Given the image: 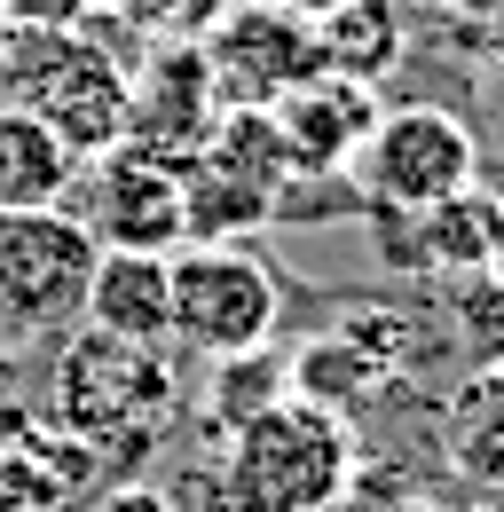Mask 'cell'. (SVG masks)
<instances>
[{"label":"cell","mask_w":504,"mask_h":512,"mask_svg":"<svg viewBox=\"0 0 504 512\" xmlns=\"http://www.w3.org/2000/svg\"><path fill=\"white\" fill-rule=\"evenodd\" d=\"M197 166H213V174H229V182H245V190H284L292 182V158H284V134L268 111H221L213 134H205V150H197Z\"/></svg>","instance_id":"19"},{"label":"cell","mask_w":504,"mask_h":512,"mask_svg":"<svg viewBox=\"0 0 504 512\" xmlns=\"http://www.w3.org/2000/svg\"><path fill=\"white\" fill-rule=\"evenodd\" d=\"M95 8H119V16H126V8H134V0H95Z\"/></svg>","instance_id":"31"},{"label":"cell","mask_w":504,"mask_h":512,"mask_svg":"<svg viewBox=\"0 0 504 512\" xmlns=\"http://www.w3.org/2000/svg\"><path fill=\"white\" fill-rule=\"evenodd\" d=\"M410 56V24H402V0H339L315 16V64L339 71V79H394V64Z\"/></svg>","instance_id":"16"},{"label":"cell","mask_w":504,"mask_h":512,"mask_svg":"<svg viewBox=\"0 0 504 512\" xmlns=\"http://www.w3.org/2000/svg\"><path fill=\"white\" fill-rule=\"evenodd\" d=\"M0 371H8V347H0ZM0 394H8V379H0Z\"/></svg>","instance_id":"32"},{"label":"cell","mask_w":504,"mask_h":512,"mask_svg":"<svg viewBox=\"0 0 504 512\" xmlns=\"http://www.w3.org/2000/svg\"><path fill=\"white\" fill-rule=\"evenodd\" d=\"M284 386H292L300 402H315V410H331V418L355 426V410H371V402L394 394V371L378 363L363 339H347V331L331 323V331L308 339L300 355H284Z\"/></svg>","instance_id":"15"},{"label":"cell","mask_w":504,"mask_h":512,"mask_svg":"<svg viewBox=\"0 0 504 512\" xmlns=\"http://www.w3.org/2000/svg\"><path fill=\"white\" fill-rule=\"evenodd\" d=\"M197 48H205L221 111H268L284 87H300L308 71H323L315 64V24L292 16L284 0H229L221 24Z\"/></svg>","instance_id":"7"},{"label":"cell","mask_w":504,"mask_h":512,"mask_svg":"<svg viewBox=\"0 0 504 512\" xmlns=\"http://www.w3.org/2000/svg\"><path fill=\"white\" fill-rule=\"evenodd\" d=\"M378 512H426V505H418V497H394V505H378Z\"/></svg>","instance_id":"30"},{"label":"cell","mask_w":504,"mask_h":512,"mask_svg":"<svg viewBox=\"0 0 504 512\" xmlns=\"http://www.w3.org/2000/svg\"><path fill=\"white\" fill-rule=\"evenodd\" d=\"M489 205H497V245H489V268L504 276V190H489Z\"/></svg>","instance_id":"27"},{"label":"cell","mask_w":504,"mask_h":512,"mask_svg":"<svg viewBox=\"0 0 504 512\" xmlns=\"http://www.w3.org/2000/svg\"><path fill=\"white\" fill-rule=\"evenodd\" d=\"M87 331H111L126 347H174V276L166 253H95L87 276Z\"/></svg>","instance_id":"13"},{"label":"cell","mask_w":504,"mask_h":512,"mask_svg":"<svg viewBox=\"0 0 504 512\" xmlns=\"http://www.w3.org/2000/svg\"><path fill=\"white\" fill-rule=\"evenodd\" d=\"M268 119L284 134V158L292 174H347L355 150L378 127V87L363 79H339V71H308L300 87H284L268 103Z\"/></svg>","instance_id":"11"},{"label":"cell","mask_w":504,"mask_h":512,"mask_svg":"<svg viewBox=\"0 0 504 512\" xmlns=\"http://www.w3.org/2000/svg\"><path fill=\"white\" fill-rule=\"evenodd\" d=\"M95 16V0H0L8 32H79Z\"/></svg>","instance_id":"24"},{"label":"cell","mask_w":504,"mask_h":512,"mask_svg":"<svg viewBox=\"0 0 504 512\" xmlns=\"http://www.w3.org/2000/svg\"><path fill=\"white\" fill-rule=\"evenodd\" d=\"M371 213V237L386 268H410V276H481L489 268V245H497V205L489 190L441 197V205H418V213H394V205H363Z\"/></svg>","instance_id":"10"},{"label":"cell","mask_w":504,"mask_h":512,"mask_svg":"<svg viewBox=\"0 0 504 512\" xmlns=\"http://www.w3.org/2000/svg\"><path fill=\"white\" fill-rule=\"evenodd\" d=\"M221 119V95H213V71L197 40H158L134 79H126V150H150L166 166H189L205 150V134Z\"/></svg>","instance_id":"9"},{"label":"cell","mask_w":504,"mask_h":512,"mask_svg":"<svg viewBox=\"0 0 504 512\" xmlns=\"http://www.w3.org/2000/svg\"><path fill=\"white\" fill-rule=\"evenodd\" d=\"M24 418H32V410H24L16 394H0V457H8V442H16V426H24Z\"/></svg>","instance_id":"26"},{"label":"cell","mask_w":504,"mask_h":512,"mask_svg":"<svg viewBox=\"0 0 504 512\" xmlns=\"http://www.w3.org/2000/svg\"><path fill=\"white\" fill-rule=\"evenodd\" d=\"M56 418L63 434L95 442L103 457H134L174 418V355L126 347L111 331H63L56 339Z\"/></svg>","instance_id":"3"},{"label":"cell","mask_w":504,"mask_h":512,"mask_svg":"<svg viewBox=\"0 0 504 512\" xmlns=\"http://www.w3.org/2000/svg\"><path fill=\"white\" fill-rule=\"evenodd\" d=\"M79 229L103 253H174L182 245V166L150 158V150H103L79 166Z\"/></svg>","instance_id":"8"},{"label":"cell","mask_w":504,"mask_h":512,"mask_svg":"<svg viewBox=\"0 0 504 512\" xmlns=\"http://www.w3.org/2000/svg\"><path fill=\"white\" fill-rule=\"evenodd\" d=\"M434 8H449V16H489L497 0H434Z\"/></svg>","instance_id":"28"},{"label":"cell","mask_w":504,"mask_h":512,"mask_svg":"<svg viewBox=\"0 0 504 512\" xmlns=\"http://www.w3.org/2000/svg\"><path fill=\"white\" fill-rule=\"evenodd\" d=\"M221 465H229V481L252 512H331L347 505V489L363 473V449H355L347 418L284 394L221 442Z\"/></svg>","instance_id":"2"},{"label":"cell","mask_w":504,"mask_h":512,"mask_svg":"<svg viewBox=\"0 0 504 512\" xmlns=\"http://www.w3.org/2000/svg\"><path fill=\"white\" fill-rule=\"evenodd\" d=\"M0 103H24L63 134V150L87 166L119 150L126 134V64L79 32H0Z\"/></svg>","instance_id":"1"},{"label":"cell","mask_w":504,"mask_h":512,"mask_svg":"<svg viewBox=\"0 0 504 512\" xmlns=\"http://www.w3.org/2000/svg\"><path fill=\"white\" fill-rule=\"evenodd\" d=\"M221 8H229V0H134L126 16H134V32L158 48V40H205V32L221 24Z\"/></svg>","instance_id":"22"},{"label":"cell","mask_w":504,"mask_h":512,"mask_svg":"<svg viewBox=\"0 0 504 512\" xmlns=\"http://www.w3.org/2000/svg\"><path fill=\"white\" fill-rule=\"evenodd\" d=\"M284 355L276 347H245V355H213V379H205V434L229 442L237 426H252L268 402H284Z\"/></svg>","instance_id":"20"},{"label":"cell","mask_w":504,"mask_h":512,"mask_svg":"<svg viewBox=\"0 0 504 512\" xmlns=\"http://www.w3.org/2000/svg\"><path fill=\"white\" fill-rule=\"evenodd\" d=\"M95 237L63 213H0V347H56L87 316V276H95Z\"/></svg>","instance_id":"4"},{"label":"cell","mask_w":504,"mask_h":512,"mask_svg":"<svg viewBox=\"0 0 504 512\" xmlns=\"http://www.w3.org/2000/svg\"><path fill=\"white\" fill-rule=\"evenodd\" d=\"M103 489V449L63 434L56 418H24L0 457V512H87Z\"/></svg>","instance_id":"12"},{"label":"cell","mask_w":504,"mask_h":512,"mask_svg":"<svg viewBox=\"0 0 504 512\" xmlns=\"http://www.w3.org/2000/svg\"><path fill=\"white\" fill-rule=\"evenodd\" d=\"M434 442H441V465L465 489L504 497V371H465V379L441 394Z\"/></svg>","instance_id":"14"},{"label":"cell","mask_w":504,"mask_h":512,"mask_svg":"<svg viewBox=\"0 0 504 512\" xmlns=\"http://www.w3.org/2000/svg\"><path fill=\"white\" fill-rule=\"evenodd\" d=\"M166 276H174V347L213 363L276 339L284 284L252 245H174Z\"/></svg>","instance_id":"5"},{"label":"cell","mask_w":504,"mask_h":512,"mask_svg":"<svg viewBox=\"0 0 504 512\" xmlns=\"http://www.w3.org/2000/svg\"><path fill=\"white\" fill-rule=\"evenodd\" d=\"M87 512H174V505H166V489H150V481H111V489H95Z\"/></svg>","instance_id":"25"},{"label":"cell","mask_w":504,"mask_h":512,"mask_svg":"<svg viewBox=\"0 0 504 512\" xmlns=\"http://www.w3.org/2000/svg\"><path fill=\"white\" fill-rule=\"evenodd\" d=\"M473 182H481V142L441 103L378 111L371 142L355 150V190H363V205L418 213V205H441V197L473 190Z\"/></svg>","instance_id":"6"},{"label":"cell","mask_w":504,"mask_h":512,"mask_svg":"<svg viewBox=\"0 0 504 512\" xmlns=\"http://www.w3.org/2000/svg\"><path fill=\"white\" fill-rule=\"evenodd\" d=\"M276 197L268 190H245L213 166H182V245H252V229H268Z\"/></svg>","instance_id":"18"},{"label":"cell","mask_w":504,"mask_h":512,"mask_svg":"<svg viewBox=\"0 0 504 512\" xmlns=\"http://www.w3.org/2000/svg\"><path fill=\"white\" fill-rule=\"evenodd\" d=\"M449 347L465 355V371H504V276H457L449 292Z\"/></svg>","instance_id":"21"},{"label":"cell","mask_w":504,"mask_h":512,"mask_svg":"<svg viewBox=\"0 0 504 512\" xmlns=\"http://www.w3.org/2000/svg\"><path fill=\"white\" fill-rule=\"evenodd\" d=\"M284 8H292V16H308V24H315V16H323V8H339V0H284Z\"/></svg>","instance_id":"29"},{"label":"cell","mask_w":504,"mask_h":512,"mask_svg":"<svg viewBox=\"0 0 504 512\" xmlns=\"http://www.w3.org/2000/svg\"><path fill=\"white\" fill-rule=\"evenodd\" d=\"M79 182V158L63 150L48 119H32L24 103H0V213H40L63 205Z\"/></svg>","instance_id":"17"},{"label":"cell","mask_w":504,"mask_h":512,"mask_svg":"<svg viewBox=\"0 0 504 512\" xmlns=\"http://www.w3.org/2000/svg\"><path fill=\"white\" fill-rule=\"evenodd\" d=\"M166 505L174 512H252L245 497H237V481H229L221 457H189L182 473L166 481Z\"/></svg>","instance_id":"23"},{"label":"cell","mask_w":504,"mask_h":512,"mask_svg":"<svg viewBox=\"0 0 504 512\" xmlns=\"http://www.w3.org/2000/svg\"><path fill=\"white\" fill-rule=\"evenodd\" d=\"M0 32H8V24H0Z\"/></svg>","instance_id":"33"}]
</instances>
